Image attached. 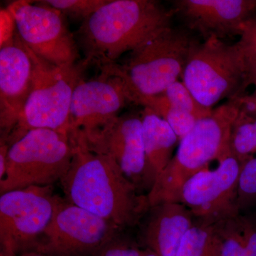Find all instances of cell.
Segmentation results:
<instances>
[{
  "instance_id": "52a82bcc",
  "label": "cell",
  "mask_w": 256,
  "mask_h": 256,
  "mask_svg": "<svg viewBox=\"0 0 256 256\" xmlns=\"http://www.w3.org/2000/svg\"><path fill=\"white\" fill-rule=\"evenodd\" d=\"M247 62L238 42L212 36L192 50L182 78L202 106L213 108L224 99L236 98L246 89Z\"/></svg>"
},
{
  "instance_id": "9a60e30c",
  "label": "cell",
  "mask_w": 256,
  "mask_h": 256,
  "mask_svg": "<svg viewBox=\"0 0 256 256\" xmlns=\"http://www.w3.org/2000/svg\"><path fill=\"white\" fill-rule=\"evenodd\" d=\"M174 14L185 28L207 40L240 36L244 24L254 18L256 0H175Z\"/></svg>"
},
{
  "instance_id": "4fadbf2b",
  "label": "cell",
  "mask_w": 256,
  "mask_h": 256,
  "mask_svg": "<svg viewBox=\"0 0 256 256\" xmlns=\"http://www.w3.org/2000/svg\"><path fill=\"white\" fill-rule=\"evenodd\" d=\"M86 141L92 150L110 156L141 193L144 190L149 193L152 185L146 164L142 114L118 116L90 140Z\"/></svg>"
},
{
  "instance_id": "d6986e66",
  "label": "cell",
  "mask_w": 256,
  "mask_h": 256,
  "mask_svg": "<svg viewBox=\"0 0 256 256\" xmlns=\"http://www.w3.org/2000/svg\"><path fill=\"white\" fill-rule=\"evenodd\" d=\"M176 256H220L214 224L195 220L184 236Z\"/></svg>"
},
{
  "instance_id": "3957f363",
  "label": "cell",
  "mask_w": 256,
  "mask_h": 256,
  "mask_svg": "<svg viewBox=\"0 0 256 256\" xmlns=\"http://www.w3.org/2000/svg\"><path fill=\"white\" fill-rule=\"evenodd\" d=\"M242 110L238 97L214 109L206 118L178 143L176 154L156 178L148 194L150 206L166 202L181 203L185 184L214 161L220 162L230 153L232 128Z\"/></svg>"
},
{
  "instance_id": "9c48e42d",
  "label": "cell",
  "mask_w": 256,
  "mask_h": 256,
  "mask_svg": "<svg viewBox=\"0 0 256 256\" xmlns=\"http://www.w3.org/2000/svg\"><path fill=\"white\" fill-rule=\"evenodd\" d=\"M122 232L114 224L60 197L52 222L31 252L48 256H95Z\"/></svg>"
},
{
  "instance_id": "5bb4252c",
  "label": "cell",
  "mask_w": 256,
  "mask_h": 256,
  "mask_svg": "<svg viewBox=\"0 0 256 256\" xmlns=\"http://www.w3.org/2000/svg\"><path fill=\"white\" fill-rule=\"evenodd\" d=\"M33 62L18 36L2 44L0 50V127L8 138L22 116L32 90Z\"/></svg>"
},
{
  "instance_id": "83f0119b",
  "label": "cell",
  "mask_w": 256,
  "mask_h": 256,
  "mask_svg": "<svg viewBox=\"0 0 256 256\" xmlns=\"http://www.w3.org/2000/svg\"><path fill=\"white\" fill-rule=\"evenodd\" d=\"M247 62L246 79V87L249 86H254L256 92V60Z\"/></svg>"
},
{
  "instance_id": "6da1fadb",
  "label": "cell",
  "mask_w": 256,
  "mask_h": 256,
  "mask_svg": "<svg viewBox=\"0 0 256 256\" xmlns=\"http://www.w3.org/2000/svg\"><path fill=\"white\" fill-rule=\"evenodd\" d=\"M74 158L62 178L66 198L122 230L140 226L150 208L110 156L92 150L80 132L70 134Z\"/></svg>"
},
{
  "instance_id": "4dcf8cb0",
  "label": "cell",
  "mask_w": 256,
  "mask_h": 256,
  "mask_svg": "<svg viewBox=\"0 0 256 256\" xmlns=\"http://www.w3.org/2000/svg\"><path fill=\"white\" fill-rule=\"evenodd\" d=\"M249 96H250V97L252 98V100L256 101V92H254L252 95Z\"/></svg>"
},
{
  "instance_id": "f1b7e54d",
  "label": "cell",
  "mask_w": 256,
  "mask_h": 256,
  "mask_svg": "<svg viewBox=\"0 0 256 256\" xmlns=\"http://www.w3.org/2000/svg\"><path fill=\"white\" fill-rule=\"evenodd\" d=\"M18 256H48L42 252H26L20 254Z\"/></svg>"
},
{
  "instance_id": "ffe728a7",
  "label": "cell",
  "mask_w": 256,
  "mask_h": 256,
  "mask_svg": "<svg viewBox=\"0 0 256 256\" xmlns=\"http://www.w3.org/2000/svg\"><path fill=\"white\" fill-rule=\"evenodd\" d=\"M230 150L242 161L256 156V117L240 110L232 128Z\"/></svg>"
},
{
  "instance_id": "7a4b0ae2",
  "label": "cell",
  "mask_w": 256,
  "mask_h": 256,
  "mask_svg": "<svg viewBox=\"0 0 256 256\" xmlns=\"http://www.w3.org/2000/svg\"><path fill=\"white\" fill-rule=\"evenodd\" d=\"M174 15L156 0H110L79 28L84 62L99 68L117 63L172 26Z\"/></svg>"
},
{
  "instance_id": "e0dca14e",
  "label": "cell",
  "mask_w": 256,
  "mask_h": 256,
  "mask_svg": "<svg viewBox=\"0 0 256 256\" xmlns=\"http://www.w3.org/2000/svg\"><path fill=\"white\" fill-rule=\"evenodd\" d=\"M142 118L148 174L153 186L172 160L175 146L180 140L168 122L150 109H144Z\"/></svg>"
},
{
  "instance_id": "484cf974",
  "label": "cell",
  "mask_w": 256,
  "mask_h": 256,
  "mask_svg": "<svg viewBox=\"0 0 256 256\" xmlns=\"http://www.w3.org/2000/svg\"><path fill=\"white\" fill-rule=\"evenodd\" d=\"M10 148L6 138L2 137L0 141V182L2 181L6 176L8 168V156Z\"/></svg>"
},
{
  "instance_id": "ac0fdd59",
  "label": "cell",
  "mask_w": 256,
  "mask_h": 256,
  "mask_svg": "<svg viewBox=\"0 0 256 256\" xmlns=\"http://www.w3.org/2000/svg\"><path fill=\"white\" fill-rule=\"evenodd\" d=\"M220 256H256L247 214L239 213L214 224Z\"/></svg>"
},
{
  "instance_id": "d4e9b609",
  "label": "cell",
  "mask_w": 256,
  "mask_h": 256,
  "mask_svg": "<svg viewBox=\"0 0 256 256\" xmlns=\"http://www.w3.org/2000/svg\"><path fill=\"white\" fill-rule=\"evenodd\" d=\"M248 62L256 60V18L244 24L238 42Z\"/></svg>"
},
{
  "instance_id": "8fae6325",
  "label": "cell",
  "mask_w": 256,
  "mask_h": 256,
  "mask_svg": "<svg viewBox=\"0 0 256 256\" xmlns=\"http://www.w3.org/2000/svg\"><path fill=\"white\" fill-rule=\"evenodd\" d=\"M214 170H203L185 184L181 203L195 220L214 224L240 213L237 191L242 161L232 152Z\"/></svg>"
},
{
  "instance_id": "ba28073f",
  "label": "cell",
  "mask_w": 256,
  "mask_h": 256,
  "mask_svg": "<svg viewBox=\"0 0 256 256\" xmlns=\"http://www.w3.org/2000/svg\"><path fill=\"white\" fill-rule=\"evenodd\" d=\"M60 196L53 186H30L0 196V256L35 248L50 225Z\"/></svg>"
},
{
  "instance_id": "7402d4cb",
  "label": "cell",
  "mask_w": 256,
  "mask_h": 256,
  "mask_svg": "<svg viewBox=\"0 0 256 256\" xmlns=\"http://www.w3.org/2000/svg\"><path fill=\"white\" fill-rule=\"evenodd\" d=\"M254 207H256V156L242 161L237 191L240 213Z\"/></svg>"
},
{
  "instance_id": "5b68a950",
  "label": "cell",
  "mask_w": 256,
  "mask_h": 256,
  "mask_svg": "<svg viewBox=\"0 0 256 256\" xmlns=\"http://www.w3.org/2000/svg\"><path fill=\"white\" fill-rule=\"evenodd\" d=\"M30 50V48H28ZM33 62L32 90L18 126L8 138L10 146L28 131L48 129L70 136V110L74 90L84 80V60L56 66L30 50Z\"/></svg>"
},
{
  "instance_id": "7c38bea8",
  "label": "cell",
  "mask_w": 256,
  "mask_h": 256,
  "mask_svg": "<svg viewBox=\"0 0 256 256\" xmlns=\"http://www.w3.org/2000/svg\"><path fill=\"white\" fill-rule=\"evenodd\" d=\"M131 102L122 80L101 72L98 78L82 80L74 90L70 110V134L82 133L87 141L118 117Z\"/></svg>"
},
{
  "instance_id": "603a6c76",
  "label": "cell",
  "mask_w": 256,
  "mask_h": 256,
  "mask_svg": "<svg viewBox=\"0 0 256 256\" xmlns=\"http://www.w3.org/2000/svg\"><path fill=\"white\" fill-rule=\"evenodd\" d=\"M74 20L85 21L110 0H46L40 1Z\"/></svg>"
},
{
  "instance_id": "8992f818",
  "label": "cell",
  "mask_w": 256,
  "mask_h": 256,
  "mask_svg": "<svg viewBox=\"0 0 256 256\" xmlns=\"http://www.w3.org/2000/svg\"><path fill=\"white\" fill-rule=\"evenodd\" d=\"M74 154L70 136L48 129L28 131L10 146L0 194L30 186H53L68 172Z\"/></svg>"
},
{
  "instance_id": "44dd1931",
  "label": "cell",
  "mask_w": 256,
  "mask_h": 256,
  "mask_svg": "<svg viewBox=\"0 0 256 256\" xmlns=\"http://www.w3.org/2000/svg\"><path fill=\"white\" fill-rule=\"evenodd\" d=\"M170 105L175 108L192 114L198 120L210 116L214 108L202 106L192 96L183 82H176L163 92Z\"/></svg>"
},
{
  "instance_id": "f546056e",
  "label": "cell",
  "mask_w": 256,
  "mask_h": 256,
  "mask_svg": "<svg viewBox=\"0 0 256 256\" xmlns=\"http://www.w3.org/2000/svg\"><path fill=\"white\" fill-rule=\"evenodd\" d=\"M142 256H156V254H154V252H150L149 250H144L142 252Z\"/></svg>"
},
{
  "instance_id": "cb8c5ba5",
  "label": "cell",
  "mask_w": 256,
  "mask_h": 256,
  "mask_svg": "<svg viewBox=\"0 0 256 256\" xmlns=\"http://www.w3.org/2000/svg\"><path fill=\"white\" fill-rule=\"evenodd\" d=\"M142 252L137 242L121 233L106 244L95 256H142Z\"/></svg>"
},
{
  "instance_id": "277c9868",
  "label": "cell",
  "mask_w": 256,
  "mask_h": 256,
  "mask_svg": "<svg viewBox=\"0 0 256 256\" xmlns=\"http://www.w3.org/2000/svg\"><path fill=\"white\" fill-rule=\"evenodd\" d=\"M198 42L188 28L172 26L130 53L122 64L100 69L101 72L120 79L131 102L140 106L146 99L166 92L182 78Z\"/></svg>"
},
{
  "instance_id": "2e32d148",
  "label": "cell",
  "mask_w": 256,
  "mask_h": 256,
  "mask_svg": "<svg viewBox=\"0 0 256 256\" xmlns=\"http://www.w3.org/2000/svg\"><path fill=\"white\" fill-rule=\"evenodd\" d=\"M195 220L191 210L178 202L152 206L140 223L141 242L156 256H176Z\"/></svg>"
},
{
  "instance_id": "30bf717a",
  "label": "cell",
  "mask_w": 256,
  "mask_h": 256,
  "mask_svg": "<svg viewBox=\"0 0 256 256\" xmlns=\"http://www.w3.org/2000/svg\"><path fill=\"white\" fill-rule=\"evenodd\" d=\"M20 1L8 8L24 43L37 56L56 66L79 62L78 44L64 14L38 2Z\"/></svg>"
},
{
  "instance_id": "4316f807",
  "label": "cell",
  "mask_w": 256,
  "mask_h": 256,
  "mask_svg": "<svg viewBox=\"0 0 256 256\" xmlns=\"http://www.w3.org/2000/svg\"><path fill=\"white\" fill-rule=\"evenodd\" d=\"M240 100L242 110L246 114L256 117V101L252 100L250 96L244 94L238 96Z\"/></svg>"
}]
</instances>
